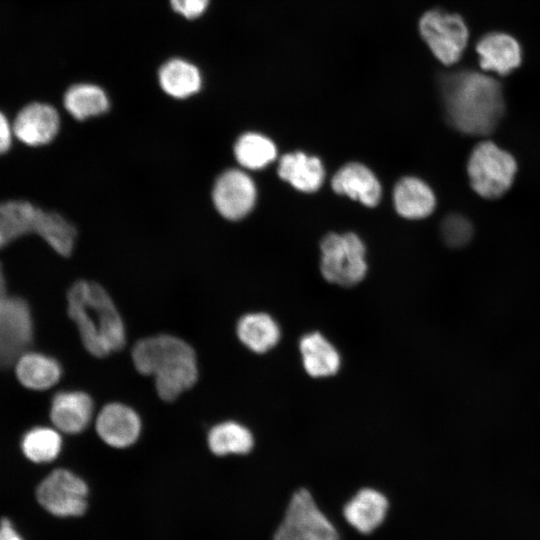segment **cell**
I'll use <instances>...</instances> for the list:
<instances>
[{"mask_svg": "<svg viewBox=\"0 0 540 540\" xmlns=\"http://www.w3.org/2000/svg\"><path fill=\"white\" fill-rule=\"evenodd\" d=\"M33 322L28 304L19 297L0 299V368H8L28 350Z\"/></svg>", "mask_w": 540, "mask_h": 540, "instance_id": "9", "label": "cell"}, {"mask_svg": "<svg viewBox=\"0 0 540 540\" xmlns=\"http://www.w3.org/2000/svg\"><path fill=\"white\" fill-rule=\"evenodd\" d=\"M13 128L6 116L0 111V154L5 153L11 146Z\"/></svg>", "mask_w": 540, "mask_h": 540, "instance_id": "31", "label": "cell"}, {"mask_svg": "<svg viewBox=\"0 0 540 540\" xmlns=\"http://www.w3.org/2000/svg\"><path fill=\"white\" fill-rule=\"evenodd\" d=\"M441 234L445 243L453 248L467 245L473 236L471 222L460 214L446 216L441 224Z\"/></svg>", "mask_w": 540, "mask_h": 540, "instance_id": "29", "label": "cell"}, {"mask_svg": "<svg viewBox=\"0 0 540 540\" xmlns=\"http://www.w3.org/2000/svg\"><path fill=\"white\" fill-rule=\"evenodd\" d=\"M59 127L60 118L54 107L31 103L17 114L12 128L20 141L30 146H39L52 141Z\"/></svg>", "mask_w": 540, "mask_h": 540, "instance_id": "12", "label": "cell"}, {"mask_svg": "<svg viewBox=\"0 0 540 540\" xmlns=\"http://www.w3.org/2000/svg\"><path fill=\"white\" fill-rule=\"evenodd\" d=\"M170 3L178 14L187 19H194L205 12L209 0H170Z\"/></svg>", "mask_w": 540, "mask_h": 540, "instance_id": "30", "label": "cell"}, {"mask_svg": "<svg viewBox=\"0 0 540 540\" xmlns=\"http://www.w3.org/2000/svg\"><path fill=\"white\" fill-rule=\"evenodd\" d=\"M88 486L67 469H55L37 487L41 506L58 517L82 515L87 507Z\"/></svg>", "mask_w": 540, "mask_h": 540, "instance_id": "8", "label": "cell"}, {"mask_svg": "<svg viewBox=\"0 0 540 540\" xmlns=\"http://www.w3.org/2000/svg\"><path fill=\"white\" fill-rule=\"evenodd\" d=\"M132 360L136 370L153 376L158 396L174 401L195 385L198 365L194 349L179 337L161 334L135 343Z\"/></svg>", "mask_w": 540, "mask_h": 540, "instance_id": "3", "label": "cell"}, {"mask_svg": "<svg viewBox=\"0 0 540 540\" xmlns=\"http://www.w3.org/2000/svg\"><path fill=\"white\" fill-rule=\"evenodd\" d=\"M6 296L5 279L0 265V299Z\"/></svg>", "mask_w": 540, "mask_h": 540, "instance_id": "33", "label": "cell"}, {"mask_svg": "<svg viewBox=\"0 0 540 540\" xmlns=\"http://www.w3.org/2000/svg\"><path fill=\"white\" fill-rule=\"evenodd\" d=\"M299 351L303 367L311 377H330L340 369L339 351L319 332L314 331L303 335L299 341Z\"/></svg>", "mask_w": 540, "mask_h": 540, "instance_id": "16", "label": "cell"}, {"mask_svg": "<svg viewBox=\"0 0 540 540\" xmlns=\"http://www.w3.org/2000/svg\"><path fill=\"white\" fill-rule=\"evenodd\" d=\"M273 540H340V536L312 494L301 488L291 496Z\"/></svg>", "mask_w": 540, "mask_h": 540, "instance_id": "5", "label": "cell"}, {"mask_svg": "<svg viewBox=\"0 0 540 540\" xmlns=\"http://www.w3.org/2000/svg\"><path fill=\"white\" fill-rule=\"evenodd\" d=\"M236 333L246 348L258 354L274 348L281 337L277 321L264 312L243 315L237 322Z\"/></svg>", "mask_w": 540, "mask_h": 540, "instance_id": "18", "label": "cell"}, {"mask_svg": "<svg viewBox=\"0 0 540 540\" xmlns=\"http://www.w3.org/2000/svg\"><path fill=\"white\" fill-rule=\"evenodd\" d=\"M67 302L68 315L90 354L102 358L122 349L126 343L124 323L102 286L79 280L69 288Z\"/></svg>", "mask_w": 540, "mask_h": 540, "instance_id": "2", "label": "cell"}, {"mask_svg": "<svg viewBox=\"0 0 540 540\" xmlns=\"http://www.w3.org/2000/svg\"><path fill=\"white\" fill-rule=\"evenodd\" d=\"M480 66L483 70L506 75L521 63V49L518 42L504 33H491L477 44Z\"/></svg>", "mask_w": 540, "mask_h": 540, "instance_id": "17", "label": "cell"}, {"mask_svg": "<svg viewBox=\"0 0 540 540\" xmlns=\"http://www.w3.org/2000/svg\"><path fill=\"white\" fill-rule=\"evenodd\" d=\"M19 382L32 390H45L55 385L61 378L59 362L37 352H25L15 363Z\"/></svg>", "mask_w": 540, "mask_h": 540, "instance_id": "22", "label": "cell"}, {"mask_svg": "<svg viewBox=\"0 0 540 540\" xmlns=\"http://www.w3.org/2000/svg\"><path fill=\"white\" fill-rule=\"evenodd\" d=\"M441 92L448 121L464 134H490L505 111L501 85L482 73L447 74L441 79Z\"/></svg>", "mask_w": 540, "mask_h": 540, "instance_id": "1", "label": "cell"}, {"mask_svg": "<svg viewBox=\"0 0 540 540\" xmlns=\"http://www.w3.org/2000/svg\"><path fill=\"white\" fill-rule=\"evenodd\" d=\"M278 175L302 192H314L319 189L324 179L321 161L303 152L284 155L278 165Z\"/></svg>", "mask_w": 540, "mask_h": 540, "instance_id": "19", "label": "cell"}, {"mask_svg": "<svg viewBox=\"0 0 540 540\" xmlns=\"http://www.w3.org/2000/svg\"><path fill=\"white\" fill-rule=\"evenodd\" d=\"M389 509L387 497L377 489L362 488L344 505L346 522L362 534H369L384 522Z\"/></svg>", "mask_w": 540, "mask_h": 540, "instance_id": "14", "label": "cell"}, {"mask_svg": "<svg viewBox=\"0 0 540 540\" xmlns=\"http://www.w3.org/2000/svg\"><path fill=\"white\" fill-rule=\"evenodd\" d=\"M100 439L113 448H127L139 438L142 429L138 413L123 403L112 402L102 407L95 420Z\"/></svg>", "mask_w": 540, "mask_h": 540, "instance_id": "11", "label": "cell"}, {"mask_svg": "<svg viewBox=\"0 0 540 540\" xmlns=\"http://www.w3.org/2000/svg\"><path fill=\"white\" fill-rule=\"evenodd\" d=\"M210 451L217 456L244 455L254 446L252 432L236 421H224L214 425L207 436Z\"/></svg>", "mask_w": 540, "mask_h": 540, "instance_id": "24", "label": "cell"}, {"mask_svg": "<svg viewBox=\"0 0 540 540\" xmlns=\"http://www.w3.org/2000/svg\"><path fill=\"white\" fill-rule=\"evenodd\" d=\"M419 31L433 55L445 65L457 62L467 45L468 29L457 14L430 10L421 17Z\"/></svg>", "mask_w": 540, "mask_h": 540, "instance_id": "7", "label": "cell"}, {"mask_svg": "<svg viewBox=\"0 0 540 540\" xmlns=\"http://www.w3.org/2000/svg\"><path fill=\"white\" fill-rule=\"evenodd\" d=\"M320 250V271L328 282L349 287L365 277V247L354 233H330L321 241Z\"/></svg>", "mask_w": 540, "mask_h": 540, "instance_id": "6", "label": "cell"}, {"mask_svg": "<svg viewBox=\"0 0 540 540\" xmlns=\"http://www.w3.org/2000/svg\"><path fill=\"white\" fill-rule=\"evenodd\" d=\"M40 210L26 201L0 203V248L20 236L35 233Z\"/></svg>", "mask_w": 540, "mask_h": 540, "instance_id": "23", "label": "cell"}, {"mask_svg": "<svg viewBox=\"0 0 540 540\" xmlns=\"http://www.w3.org/2000/svg\"><path fill=\"white\" fill-rule=\"evenodd\" d=\"M0 540H23L17 533L9 519L3 518L0 521Z\"/></svg>", "mask_w": 540, "mask_h": 540, "instance_id": "32", "label": "cell"}, {"mask_svg": "<svg viewBox=\"0 0 540 540\" xmlns=\"http://www.w3.org/2000/svg\"><path fill=\"white\" fill-rule=\"evenodd\" d=\"M158 82L167 95L185 99L199 92L202 87V75L193 63L173 58L160 67Z\"/></svg>", "mask_w": 540, "mask_h": 540, "instance_id": "21", "label": "cell"}, {"mask_svg": "<svg viewBox=\"0 0 540 540\" xmlns=\"http://www.w3.org/2000/svg\"><path fill=\"white\" fill-rule=\"evenodd\" d=\"M338 194L373 207L381 198V185L372 171L360 163H349L338 170L331 182Z\"/></svg>", "mask_w": 540, "mask_h": 540, "instance_id": "15", "label": "cell"}, {"mask_svg": "<svg viewBox=\"0 0 540 540\" xmlns=\"http://www.w3.org/2000/svg\"><path fill=\"white\" fill-rule=\"evenodd\" d=\"M393 202L399 215L408 219L427 217L435 208L431 188L416 177L402 178L393 191Z\"/></svg>", "mask_w": 540, "mask_h": 540, "instance_id": "20", "label": "cell"}, {"mask_svg": "<svg viewBox=\"0 0 540 540\" xmlns=\"http://www.w3.org/2000/svg\"><path fill=\"white\" fill-rule=\"evenodd\" d=\"M93 411V400L87 393L60 391L51 401L50 419L58 431L77 434L90 424Z\"/></svg>", "mask_w": 540, "mask_h": 540, "instance_id": "13", "label": "cell"}, {"mask_svg": "<svg viewBox=\"0 0 540 540\" xmlns=\"http://www.w3.org/2000/svg\"><path fill=\"white\" fill-rule=\"evenodd\" d=\"M234 155L241 167L259 170L274 161L277 150L268 137L260 133L247 132L236 140Z\"/></svg>", "mask_w": 540, "mask_h": 540, "instance_id": "27", "label": "cell"}, {"mask_svg": "<svg viewBox=\"0 0 540 540\" xmlns=\"http://www.w3.org/2000/svg\"><path fill=\"white\" fill-rule=\"evenodd\" d=\"M257 190L252 178L243 170L228 169L216 179L212 201L217 212L225 219L237 221L254 208Z\"/></svg>", "mask_w": 540, "mask_h": 540, "instance_id": "10", "label": "cell"}, {"mask_svg": "<svg viewBox=\"0 0 540 540\" xmlns=\"http://www.w3.org/2000/svg\"><path fill=\"white\" fill-rule=\"evenodd\" d=\"M21 448L32 462L48 463L58 457L62 448V438L56 429L34 427L24 434Z\"/></svg>", "mask_w": 540, "mask_h": 540, "instance_id": "28", "label": "cell"}, {"mask_svg": "<svg viewBox=\"0 0 540 540\" xmlns=\"http://www.w3.org/2000/svg\"><path fill=\"white\" fill-rule=\"evenodd\" d=\"M35 234L59 255L69 256L73 251L77 232L74 225L59 213L41 209Z\"/></svg>", "mask_w": 540, "mask_h": 540, "instance_id": "26", "label": "cell"}, {"mask_svg": "<svg viewBox=\"0 0 540 540\" xmlns=\"http://www.w3.org/2000/svg\"><path fill=\"white\" fill-rule=\"evenodd\" d=\"M517 170L514 157L492 141L479 143L470 154L467 172L473 190L495 199L511 187Z\"/></svg>", "mask_w": 540, "mask_h": 540, "instance_id": "4", "label": "cell"}, {"mask_svg": "<svg viewBox=\"0 0 540 540\" xmlns=\"http://www.w3.org/2000/svg\"><path fill=\"white\" fill-rule=\"evenodd\" d=\"M63 104L72 117L86 120L105 113L110 102L101 87L91 83H79L67 89Z\"/></svg>", "mask_w": 540, "mask_h": 540, "instance_id": "25", "label": "cell"}]
</instances>
